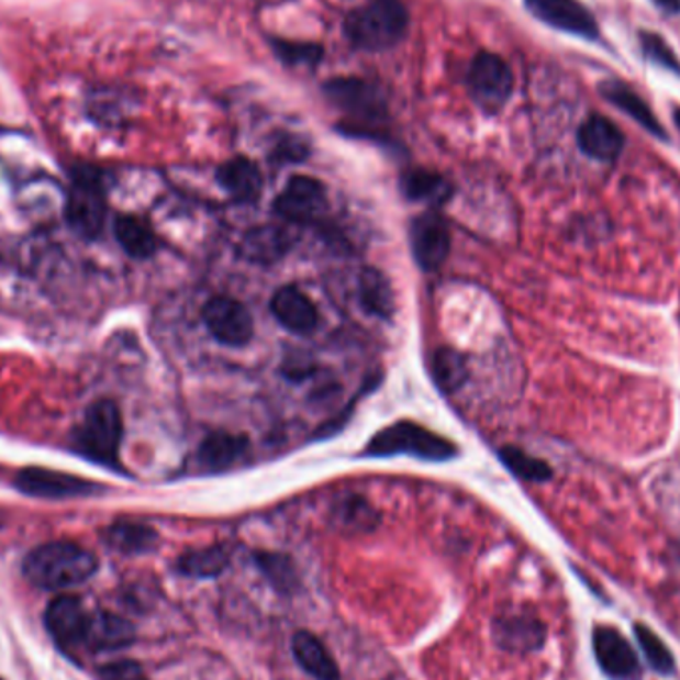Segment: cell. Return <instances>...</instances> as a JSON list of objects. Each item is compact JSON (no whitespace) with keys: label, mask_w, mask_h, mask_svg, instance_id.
I'll use <instances>...</instances> for the list:
<instances>
[{"label":"cell","mask_w":680,"mask_h":680,"mask_svg":"<svg viewBox=\"0 0 680 680\" xmlns=\"http://www.w3.org/2000/svg\"><path fill=\"white\" fill-rule=\"evenodd\" d=\"M98 569L92 551L73 542H53L32 549L26 555L22 571L32 586L64 591L82 586Z\"/></svg>","instance_id":"1"},{"label":"cell","mask_w":680,"mask_h":680,"mask_svg":"<svg viewBox=\"0 0 680 680\" xmlns=\"http://www.w3.org/2000/svg\"><path fill=\"white\" fill-rule=\"evenodd\" d=\"M124 420L112 400H98L86 410L85 420L73 434L74 450L105 468H120Z\"/></svg>","instance_id":"2"},{"label":"cell","mask_w":680,"mask_h":680,"mask_svg":"<svg viewBox=\"0 0 680 680\" xmlns=\"http://www.w3.org/2000/svg\"><path fill=\"white\" fill-rule=\"evenodd\" d=\"M409 26V14L400 0H368L346 16L350 43L365 51H387L400 43Z\"/></svg>","instance_id":"3"},{"label":"cell","mask_w":680,"mask_h":680,"mask_svg":"<svg viewBox=\"0 0 680 680\" xmlns=\"http://www.w3.org/2000/svg\"><path fill=\"white\" fill-rule=\"evenodd\" d=\"M365 454L372 458L406 454L420 460L446 461L458 454V448L454 442L432 430L409 420H400L377 432L368 442Z\"/></svg>","instance_id":"4"},{"label":"cell","mask_w":680,"mask_h":680,"mask_svg":"<svg viewBox=\"0 0 680 680\" xmlns=\"http://www.w3.org/2000/svg\"><path fill=\"white\" fill-rule=\"evenodd\" d=\"M108 201L104 179L98 169L80 168L74 174L66 201V220L85 239H96L104 231Z\"/></svg>","instance_id":"5"},{"label":"cell","mask_w":680,"mask_h":680,"mask_svg":"<svg viewBox=\"0 0 680 680\" xmlns=\"http://www.w3.org/2000/svg\"><path fill=\"white\" fill-rule=\"evenodd\" d=\"M325 94L336 108L358 122H380L387 118V96L363 78H336L325 86Z\"/></svg>","instance_id":"6"},{"label":"cell","mask_w":680,"mask_h":680,"mask_svg":"<svg viewBox=\"0 0 680 680\" xmlns=\"http://www.w3.org/2000/svg\"><path fill=\"white\" fill-rule=\"evenodd\" d=\"M203 323L218 343L233 348L249 345L255 335L249 309L231 297H213L208 301L203 306Z\"/></svg>","instance_id":"7"},{"label":"cell","mask_w":680,"mask_h":680,"mask_svg":"<svg viewBox=\"0 0 680 680\" xmlns=\"http://www.w3.org/2000/svg\"><path fill=\"white\" fill-rule=\"evenodd\" d=\"M468 85L478 104L486 110H498L512 96L513 74L500 56L482 53L471 63Z\"/></svg>","instance_id":"8"},{"label":"cell","mask_w":680,"mask_h":680,"mask_svg":"<svg viewBox=\"0 0 680 680\" xmlns=\"http://www.w3.org/2000/svg\"><path fill=\"white\" fill-rule=\"evenodd\" d=\"M450 230L436 211H426L410 225L412 255L424 271L439 269L450 253Z\"/></svg>","instance_id":"9"},{"label":"cell","mask_w":680,"mask_h":680,"mask_svg":"<svg viewBox=\"0 0 680 680\" xmlns=\"http://www.w3.org/2000/svg\"><path fill=\"white\" fill-rule=\"evenodd\" d=\"M14 486L26 495L44 500H66L98 492V486L90 480L46 468H24L16 473Z\"/></svg>","instance_id":"10"},{"label":"cell","mask_w":680,"mask_h":680,"mask_svg":"<svg viewBox=\"0 0 680 680\" xmlns=\"http://www.w3.org/2000/svg\"><path fill=\"white\" fill-rule=\"evenodd\" d=\"M325 210V186L309 176H294L289 179L279 198L275 199V211L293 223L319 220Z\"/></svg>","instance_id":"11"},{"label":"cell","mask_w":680,"mask_h":680,"mask_svg":"<svg viewBox=\"0 0 680 680\" xmlns=\"http://www.w3.org/2000/svg\"><path fill=\"white\" fill-rule=\"evenodd\" d=\"M593 650L601 670L615 680L640 679V662L627 638L613 627H597L593 633Z\"/></svg>","instance_id":"12"},{"label":"cell","mask_w":680,"mask_h":680,"mask_svg":"<svg viewBox=\"0 0 680 680\" xmlns=\"http://www.w3.org/2000/svg\"><path fill=\"white\" fill-rule=\"evenodd\" d=\"M525 4L535 19L557 31L577 34L583 38L599 36V24L579 0H525Z\"/></svg>","instance_id":"13"},{"label":"cell","mask_w":680,"mask_h":680,"mask_svg":"<svg viewBox=\"0 0 680 680\" xmlns=\"http://www.w3.org/2000/svg\"><path fill=\"white\" fill-rule=\"evenodd\" d=\"M44 623L54 640L64 649L86 645L90 615L86 613V609L78 599L74 597L54 599L44 613Z\"/></svg>","instance_id":"14"},{"label":"cell","mask_w":680,"mask_h":680,"mask_svg":"<svg viewBox=\"0 0 680 680\" xmlns=\"http://www.w3.org/2000/svg\"><path fill=\"white\" fill-rule=\"evenodd\" d=\"M271 313L287 331H291L294 335H311L319 326L316 306L294 285H285L275 291L271 299Z\"/></svg>","instance_id":"15"},{"label":"cell","mask_w":680,"mask_h":680,"mask_svg":"<svg viewBox=\"0 0 680 680\" xmlns=\"http://www.w3.org/2000/svg\"><path fill=\"white\" fill-rule=\"evenodd\" d=\"M577 144L581 152L593 159L611 161L623 152L625 136L611 120L603 115H591L577 132Z\"/></svg>","instance_id":"16"},{"label":"cell","mask_w":680,"mask_h":680,"mask_svg":"<svg viewBox=\"0 0 680 680\" xmlns=\"http://www.w3.org/2000/svg\"><path fill=\"white\" fill-rule=\"evenodd\" d=\"M218 183L231 199L253 203L261 196L263 176L249 157H233L218 169Z\"/></svg>","instance_id":"17"},{"label":"cell","mask_w":680,"mask_h":680,"mask_svg":"<svg viewBox=\"0 0 680 680\" xmlns=\"http://www.w3.org/2000/svg\"><path fill=\"white\" fill-rule=\"evenodd\" d=\"M249 450V439L243 434L213 432L199 444L198 461L201 468L210 471H225L245 458Z\"/></svg>","instance_id":"18"},{"label":"cell","mask_w":680,"mask_h":680,"mask_svg":"<svg viewBox=\"0 0 680 680\" xmlns=\"http://www.w3.org/2000/svg\"><path fill=\"white\" fill-rule=\"evenodd\" d=\"M293 247V235L279 225L255 227L243 237L242 253L245 259L261 265L279 261Z\"/></svg>","instance_id":"19"},{"label":"cell","mask_w":680,"mask_h":680,"mask_svg":"<svg viewBox=\"0 0 680 680\" xmlns=\"http://www.w3.org/2000/svg\"><path fill=\"white\" fill-rule=\"evenodd\" d=\"M360 303L378 319H392L397 313V294L387 275L377 267H365L358 277Z\"/></svg>","instance_id":"20"},{"label":"cell","mask_w":680,"mask_h":680,"mask_svg":"<svg viewBox=\"0 0 680 680\" xmlns=\"http://www.w3.org/2000/svg\"><path fill=\"white\" fill-rule=\"evenodd\" d=\"M601 94L605 96L611 104L617 105L625 114L631 115L645 130H649L650 134H655L657 137H667L649 104L635 90H631L627 85H623L618 80H607V82L601 85Z\"/></svg>","instance_id":"21"},{"label":"cell","mask_w":680,"mask_h":680,"mask_svg":"<svg viewBox=\"0 0 680 680\" xmlns=\"http://www.w3.org/2000/svg\"><path fill=\"white\" fill-rule=\"evenodd\" d=\"M134 640V627L126 618L110 613L90 615L86 645L94 650H115L127 647Z\"/></svg>","instance_id":"22"},{"label":"cell","mask_w":680,"mask_h":680,"mask_svg":"<svg viewBox=\"0 0 680 680\" xmlns=\"http://www.w3.org/2000/svg\"><path fill=\"white\" fill-rule=\"evenodd\" d=\"M293 653L297 662L316 680H338V669L325 645L313 633L299 631L293 638Z\"/></svg>","instance_id":"23"},{"label":"cell","mask_w":680,"mask_h":680,"mask_svg":"<svg viewBox=\"0 0 680 680\" xmlns=\"http://www.w3.org/2000/svg\"><path fill=\"white\" fill-rule=\"evenodd\" d=\"M498 643L510 650H532L544 643V627L537 618L510 615L495 623Z\"/></svg>","instance_id":"24"},{"label":"cell","mask_w":680,"mask_h":680,"mask_svg":"<svg viewBox=\"0 0 680 680\" xmlns=\"http://www.w3.org/2000/svg\"><path fill=\"white\" fill-rule=\"evenodd\" d=\"M115 239L134 259H147L157 252V237L146 221L136 215H120L114 223Z\"/></svg>","instance_id":"25"},{"label":"cell","mask_w":680,"mask_h":680,"mask_svg":"<svg viewBox=\"0 0 680 680\" xmlns=\"http://www.w3.org/2000/svg\"><path fill=\"white\" fill-rule=\"evenodd\" d=\"M104 542L120 554H147L156 547L157 534L149 525L137 524V522H118L105 529Z\"/></svg>","instance_id":"26"},{"label":"cell","mask_w":680,"mask_h":680,"mask_svg":"<svg viewBox=\"0 0 680 680\" xmlns=\"http://www.w3.org/2000/svg\"><path fill=\"white\" fill-rule=\"evenodd\" d=\"M402 191L410 201L442 205L452 196L450 181L430 169H412L402 178Z\"/></svg>","instance_id":"27"},{"label":"cell","mask_w":680,"mask_h":680,"mask_svg":"<svg viewBox=\"0 0 680 680\" xmlns=\"http://www.w3.org/2000/svg\"><path fill=\"white\" fill-rule=\"evenodd\" d=\"M230 566V551L221 545L193 549L181 555L178 559V571L181 576L196 577V579H210L218 577Z\"/></svg>","instance_id":"28"},{"label":"cell","mask_w":680,"mask_h":680,"mask_svg":"<svg viewBox=\"0 0 680 680\" xmlns=\"http://www.w3.org/2000/svg\"><path fill=\"white\" fill-rule=\"evenodd\" d=\"M333 522L338 529L343 532H353V534H365L375 529L378 524V513L375 508L365 500V498H345L336 503L333 510Z\"/></svg>","instance_id":"29"},{"label":"cell","mask_w":680,"mask_h":680,"mask_svg":"<svg viewBox=\"0 0 680 680\" xmlns=\"http://www.w3.org/2000/svg\"><path fill=\"white\" fill-rule=\"evenodd\" d=\"M500 458L513 476H517L520 480H525V482H547L554 476V471H551L547 461L535 458L517 446H503L500 450Z\"/></svg>","instance_id":"30"},{"label":"cell","mask_w":680,"mask_h":680,"mask_svg":"<svg viewBox=\"0 0 680 680\" xmlns=\"http://www.w3.org/2000/svg\"><path fill=\"white\" fill-rule=\"evenodd\" d=\"M638 647L643 650L645 659L649 660L650 667L660 675H670L675 670V657L669 647L662 643V638L645 625H635Z\"/></svg>","instance_id":"31"},{"label":"cell","mask_w":680,"mask_h":680,"mask_svg":"<svg viewBox=\"0 0 680 680\" xmlns=\"http://www.w3.org/2000/svg\"><path fill=\"white\" fill-rule=\"evenodd\" d=\"M434 378L444 390H456L466 378L464 358L452 348L438 350L434 356Z\"/></svg>","instance_id":"32"},{"label":"cell","mask_w":680,"mask_h":680,"mask_svg":"<svg viewBox=\"0 0 680 680\" xmlns=\"http://www.w3.org/2000/svg\"><path fill=\"white\" fill-rule=\"evenodd\" d=\"M272 51L291 66H314L323 58V48L316 44L291 43V41H272Z\"/></svg>","instance_id":"33"},{"label":"cell","mask_w":680,"mask_h":680,"mask_svg":"<svg viewBox=\"0 0 680 680\" xmlns=\"http://www.w3.org/2000/svg\"><path fill=\"white\" fill-rule=\"evenodd\" d=\"M257 564L277 589H291L293 587L294 567L289 557L281 554H259L257 555Z\"/></svg>","instance_id":"34"},{"label":"cell","mask_w":680,"mask_h":680,"mask_svg":"<svg viewBox=\"0 0 680 680\" xmlns=\"http://www.w3.org/2000/svg\"><path fill=\"white\" fill-rule=\"evenodd\" d=\"M640 46H643V53L649 60L659 64L667 70H672V73H680L679 58L670 51L669 44L665 43L657 34L643 32L640 34Z\"/></svg>","instance_id":"35"},{"label":"cell","mask_w":680,"mask_h":680,"mask_svg":"<svg viewBox=\"0 0 680 680\" xmlns=\"http://www.w3.org/2000/svg\"><path fill=\"white\" fill-rule=\"evenodd\" d=\"M104 680H146L142 677V670L134 662H115L108 665L102 672Z\"/></svg>","instance_id":"36"},{"label":"cell","mask_w":680,"mask_h":680,"mask_svg":"<svg viewBox=\"0 0 680 680\" xmlns=\"http://www.w3.org/2000/svg\"><path fill=\"white\" fill-rule=\"evenodd\" d=\"M660 11L669 12V14H677L680 12V0H653Z\"/></svg>","instance_id":"37"},{"label":"cell","mask_w":680,"mask_h":680,"mask_svg":"<svg viewBox=\"0 0 680 680\" xmlns=\"http://www.w3.org/2000/svg\"><path fill=\"white\" fill-rule=\"evenodd\" d=\"M675 122H677V126L680 130V108H677V112H675Z\"/></svg>","instance_id":"38"}]
</instances>
